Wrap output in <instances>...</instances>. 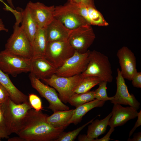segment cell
<instances>
[{
  "label": "cell",
  "mask_w": 141,
  "mask_h": 141,
  "mask_svg": "<svg viewBox=\"0 0 141 141\" xmlns=\"http://www.w3.org/2000/svg\"><path fill=\"white\" fill-rule=\"evenodd\" d=\"M47 116L30 109L16 134L25 141H55L67 127H54L47 122Z\"/></svg>",
  "instance_id": "6da1fadb"
},
{
  "label": "cell",
  "mask_w": 141,
  "mask_h": 141,
  "mask_svg": "<svg viewBox=\"0 0 141 141\" xmlns=\"http://www.w3.org/2000/svg\"><path fill=\"white\" fill-rule=\"evenodd\" d=\"M20 22V19L16 20L13 26V33L7 40L4 50L9 53L32 60V46L22 27L19 26Z\"/></svg>",
  "instance_id": "7a4b0ae2"
},
{
  "label": "cell",
  "mask_w": 141,
  "mask_h": 141,
  "mask_svg": "<svg viewBox=\"0 0 141 141\" xmlns=\"http://www.w3.org/2000/svg\"><path fill=\"white\" fill-rule=\"evenodd\" d=\"M1 105L9 136L16 133L32 107L28 101L17 104L10 97Z\"/></svg>",
  "instance_id": "3957f363"
},
{
  "label": "cell",
  "mask_w": 141,
  "mask_h": 141,
  "mask_svg": "<svg viewBox=\"0 0 141 141\" xmlns=\"http://www.w3.org/2000/svg\"><path fill=\"white\" fill-rule=\"evenodd\" d=\"M89 62L85 70L81 74L84 76H93L99 78L101 81L112 82V71L108 57L100 52L89 51Z\"/></svg>",
  "instance_id": "277c9868"
},
{
  "label": "cell",
  "mask_w": 141,
  "mask_h": 141,
  "mask_svg": "<svg viewBox=\"0 0 141 141\" xmlns=\"http://www.w3.org/2000/svg\"><path fill=\"white\" fill-rule=\"evenodd\" d=\"M81 74L70 77L58 76L55 74L42 80L47 84L54 88L58 92V96L63 103H66L69 97L81 80Z\"/></svg>",
  "instance_id": "5b68a950"
},
{
  "label": "cell",
  "mask_w": 141,
  "mask_h": 141,
  "mask_svg": "<svg viewBox=\"0 0 141 141\" xmlns=\"http://www.w3.org/2000/svg\"><path fill=\"white\" fill-rule=\"evenodd\" d=\"M32 60L16 56L5 51L0 52V69L13 77L22 73L30 72Z\"/></svg>",
  "instance_id": "8992f818"
},
{
  "label": "cell",
  "mask_w": 141,
  "mask_h": 141,
  "mask_svg": "<svg viewBox=\"0 0 141 141\" xmlns=\"http://www.w3.org/2000/svg\"><path fill=\"white\" fill-rule=\"evenodd\" d=\"M68 39L48 42L44 57L57 68L74 54Z\"/></svg>",
  "instance_id": "52a82bcc"
},
{
  "label": "cell",
  "mask_w": 141,
  "mask_h": 141,
  "mask_svg": "<svg viewBox=\"0 0 141 141\" xmlns=\"http://www.w3.org/2000/svg\"><path fill=\"white\" fill-rule=\"evenodd\" d=\"M29 77L32 87L48 102V109L54 112L69 110V107L61 100L54 88L43 83L31 73Z\"/></svg>",
  "instance_id": "ba28073f"
},
{
  "label": "cell",
  "mask_w": 141,
  "mask_h": 141,
  "mask_svg": "<svg viewBox=\"0 0 141 141\" xmlns=\"http://www.w3.org/2000/svg\"><path fill=\"white\" fill-rule=\"evenodd\" d=\"M89 51L88 50L85 53H80L75 51L73 55L57 68L55 74L67 77L81 74L87 67Z\"/></svg>",
  "instance_id": "9c48e42d"
},
{
  "label": "cell",
  "mask_w": 141,
  "mask_h": 141,
  "mask_svg": "<svg viewBox=\"0 0 141 141\" xmlns=\"http://www.w3.org/2000/svg\"><path fill=\"white\" fill-rule=\"evenodd\" d=\"M54 17L70 30L83 25H89L75 11L69 1L63 5L55 7Z\"/></svg>",
  "instance_id": "30bf717a"
},
{
  "label": "cell",
  "mask_w": 141,
  "mask_h": 141,
  "mask_svg": "<svg viewBox=\"0 0 141 141\" xmlns=\"http://www.w3.org/2000/svg\"><path fill=\"white\" fill-rule=\"evenodd\" d=\"M90 25H86L72 30L68 39L75 51L85 53L95 38L93 30Z\"/></svg>",
  "instance_id": "8fae6325"
},
{
  "label": "cell",
  "mask_w": 141,
  "mask_h": 141,
  "mask_svg": "<svg viewBox=\"0 0 141 141\" xmlns=\"http://www.w3.org/2000/svg\"><path fill=\"white\" fill-rule=\"evenodd\" d=\"M116 78L117 89L115 95L111 102L114 104L129 105L137 110L140 108V103L134 95L129 93L125 79L122 77L120 69H117Z\"/></svg>",
  "instance_id": "7c38bea8"
},
{
  "label": "cell",
  "mask_w": 141,
  "mask_h": 141,
  "mask_svg": "<svg viewBox=\"0 0 141 141\" xmlns=\"http://www.w3.org/2000/svg\"><path fill=\"white\" fill-rule=\"evenodd\" d=\"M38 28H45L54 18V5L48 6L39 2L30 1L26 5Z\"/></svg>",
  "instance_id": "4fadbf2b"
},
{
  "label": "cell",
  "mask_w": 141,
  "mask_h": 141,
  "mask_svg": "<svg viewBox=\"0 0 141 141\" xmlns=\"http://www.w3.org/2000/svg\"><path fill=\"white\" fill-rule=\"evenodd\" d=\"M116 56L122 77L124 79L131 81L133 75L137 72L134 54L128 47L123 46L118 51Z\"/></svg>",
  "instance_id": "5bb4252c"
},
{
  "label": "cell",
  "mask_w": 141,
  "mask_h": 141,
  "mask_svg": "<svg viewBox=\"0 0 141 141\" xmlns=\"http://www.w3.org/2000/svg\"><path fill=\"white\" fill-rule=\"evenodd\" d=\"M111 113L108 126L113 128L122 126L129 120L135 118L138 113L132 107H124L117 104H114Z\"/></svg>",
  "instance_id": "9a60e30c"
},
{
  "label": "cell",
  "mask_w": 141,
  "mask_h": 141,
  "mask_svg": "<svg viewBox=\"0 0 141 141\" xmlns=\"http://www.w3.org/2000/svg\"><path fill=\"white\" fill-rule=\"evenodd\" d=\"M71 3L75 11L82 16L90 25L105 26L108 24L102 14L96 9L95 7L86 6L81 3L78 4Z\"/></svg>",
  "instance_id": "2e32d148"
},
{
  "label": "cell",
  "mask_w": 141,
  "mask_h": 141,
  "mask_svg": "<svg viewBox=\"0 0 141 141\" xmlns=\"http://www.w3.org/2000/svg\"><path fill=\"white\" fill-rule=\"evenodd\" d=\"M57 68L45 57L32 60L30 73L39 79L48 78L55 74Z\"/></svg>",
  "instance_id": "e0dca14e"
},
{
  "label": "cell",
  "mask_w": 141,
  "mask_h": 141,
  "mask_svg": "<svg viewBox=\"0 0 141 141\" xmlns=\"http://www.w3.org/2000/svg\"><path fill=\"white\" fill-rule=\"evenodd\" d=\"M45 28L48 42L68 39L72 31L55 18Z\"/></svg>",
  "instance_id": "ac0fdd59"
},
{
  "label": "cell",
  "mask_w": 141,
  "mask_h": 141,
  "mask_svg": "<svg viewBox=\"0 0 141 141\" xmlns=\"http://www.w3.org/2000/svg\"><path fill=\"white\" fill-rule=\"evenodd\" d=\"M0 83L7 90L10 98L15 103L19 104L28 102V96L23 93L14 85L8 74L0 69Z\"/></svg>",
  "instance_id": "d6986e66"
},
{
  "label": "cell",
  "mask_w": 141,
  "mask_h": 141,
  "mask_svg": "<svg viewBox=\"0 0 141 141\" xmlns=\"http://www.w3.org/2000/svg\"><path fill=\"white\" fill-rule=\"evenodd\" d=\"M20 12L21 26L32 45L38 28L27 6Z\"/></svg>",
  "instance_id": "ffe728a7"
},
{
  "label": "cell",
  "mask_w": 141,
  "mask_h": 141,
  "mask_svg": "<svg viewBox=\"0 0 141 141\" xmlns=\"http://www.w3.org/2000/svg\"><path fill=\"white\" fill-rule=\"evenodd\" d=\"M45 28H38L32 44L33 56L32 59L44 57L48 41Z\"/></svg>",
  "instance_id": "44dd1931"
},
{
  "label": "cell",
  "mask_w": 141,
  "mask_h": 141,
  "mask_svg": "<svg viewBox=\"0 0 141 141\" xmlns=\"http://www.w3.org/2000/svg\"><path fill=\"white\" fill-rule=\"evenodd\" d=\"M111 115V112L102 119L93 120L91 124L88 126L86 135L91 141H94L95 139L97 138L100 135L106 132Z\"/></svg>",
  "instance_id": "7402d4cb"
},
{
  "label": "cell",
  "mask_w": 141,
  "mask_h": 141,
  "mask_svg": "<svg viewBox=\"0 0 141 141\" xmlns=\"http://www.w3.org/2000/svg\"><path fill=\"white\" fill-rule=\"evenodd\" d=\"M105 102L95 99L76 108L68 125L71 124L77 125L80 123L83 116L89 111L94 108L102 107Z\"/></svg>",
  "instance_id": "603a6c76"
},
{
  "label": "cell",
  "mask_w": 141,
  "mask_h": 141,
  "mask_svg": "<svg viewBox=\"0 0 141 141\" xmlns=\"http://www.w3.org/2000/svg\"><path fill=\"white\" fill-rule=\"evenodd\" d=\"M75 111V109L54 112L51 115L47 116V122L55 127L64 126L67 127L69 125L68 123Z\"/></svg>",
  "instance_id": "cb8c5ba5"
},
{
  "label": "cell",
  "mask_w": 141,
  "mask_h": 141,
  "mask_svg": "<svg viewBox=\"0 0 141 141\" xmlns=\"http://www.w3.org/2000/svg\"><path fill=\"white\" fill-rule=\"evenodd\" d=\"M83 76L81 80L75 91L74 93H81L87 92L101 81L99 78L96 77Z\"/></svg>",
  "instance_id": "d4e9b609"
},
{
  "label": "cell",
  "mask_w": 141,
  "mask_h": 141,
  "mask_svg": "<svg viewBox=\"0 0 141 141\" xmlns=\"http://www.w3.org/2000/svg\"><path fill=\"white\" fill-rule=\"evenodd\" d=\"M95 99L94 91H89L83 93H74L69 97L67 102L77 108Z\"/></svg>",
  "instance_id": "484cf974"
},
{
  "label": "cell",
  "mask_w": 141,
  "mask_h": 141,
  "mask_svg": "<svg viewBox=\"0 0 141 141\" xmlns=\"http://www.w3.org/2000/svg\"><path fill=\"white\" fill-rule=\"evenodd\" d=\"M93 119L81 126L72 131L62 132L55 141H73L76 138L80 131L87 125L91 123Z\"/></svg>",
  "instance_id": "4316f807"
},
{
  "label": "cell",
  "mask_w": 141,
  "mask_h": 141,
  "mask_svg": "<svg viewBox=\"0 0 141 141\" xmlns=\"http://www.w3.org/2000/svg\"><path fill=\"white\" fill-rule=\"evenodd\" d=\"M107 82L105 81H101L99 84L98 87L94 91L95 98L99 101H111L113 97H108L107 95Z\"/></svg>",
  "instance_id": "83f0119b"
},
{
  "label": "cell",
  "mask_w": 141,
  "mask_h": 141,
  "mask_svg": "<svg viewBox=\"0 0 141 141\" xmlns=\"http://www.w3.org/2000/svg\"><path fill=\"white\" fill-rule=\"evenodd\" d=\"M28 101L32 108L37 111L42 109V102L40 98L36 95L33 94H29Z\"/></svg>",
  "instance_id": "f1b7e54d"
},
{
  "label": "cell",
  "mask_w": 141,
  "mask_h": 141,
  "mask_svg": "<svg viewBox=\"0 0 141 141\" xmlns=\"http://www.w3.org/2000/svg\"><path fill=\"white\" fill-rule=\"evenodd\" d=\"M8 136L5 119L0 104V138H7Z\"/></svg>",
  "instance_id": "f546056e"
},
{
  "label": "cell",
  "mask_w": 141,
  "mask_h": 141,
  "mask_svg": "<svg viewBox=\"0 0 141 141\" xmlns=\"http://www.w3.org/2000/svg\"><path fill=\"white\" fill-rule=\"evenodd\" d=\"M133 86L137 88H141V72H137L133 76L131 80Z\"/></svg>",
  "instance_id": "4dcf8cb0"
},
{
  "label": "cell",
  "mask_w": 141,
  "mask_h": 141,
  "mask_svg": "<svg viewBox=\"0 0 141 141\" xmlns=\"http://www.w3.org/2000/svg\"><path fill=\"white\" fill-rule=\"evenodd\" d=\"M9 97V95L7 90L0 83V104L4 103Z\"/></svg>",
  "instance_id": "1f68e13d"
},
{
  "label": "cell",
  "mask_w": 141,
  "mask_h": 141,
  "mask_svg": "<svg viewBox=\"0 0 141 141\" xmlns=\"http://www.w3.org/2000/svg\"><path fill=\"white\" fill-rule=\"evenodd\" d=\"M137 119L135 124L129 133V137H130L133 134L136 129L141 125V110L138 112L137 115Z\"/></svg>",
  "instance_id": "d6a6232c"
},
{
  "label": "cell",
  "mask_w": 141,
  "mask_h": 141,
  "mask_svg": "<svg viewBox=\"0 0 141 141\" xmlns=\"http://www.w3.org/2000/svg\"><path fill=\"white\" fill-rule=\"evenodd\" d=\"M114 130V128L110 127L108 133L100 139H95L94 141H109L110 140H112L110 138V136Z\"/></svg>",
  "instance_id": "836d02e7"
},
{
  "label": "cell",
  "mask_w": 141,
  "mask_h": 141,
  "mask_svg": "<svg viewBox=\"0 0 141 141\" xmlns=\"http://www.w3.org/2000/svg\"><path fill=\"white\" fill-rule=\"evenodd\" d=\"M127 140L128 141H141V132H139L135 133L132 138H129Z\"/></svg>",
  "instance_id": "e575fe53"
},
{
  "label": "cell",
  "mask_w": 141,
  "mask_h": 141,
  "mask_svg": "<svg viewBox=\"0 0 141 141\" xmlns=\"http://www.w3.org/2000/svg\"><path fill=\"white\" fill-rule=\"evenodd\" d=\"M94 0H80V3L86 6L95 7Z\"/></svg>",
  "instance_id": "d590c367"
},
{
  "label": "cell",
  "mask_w": 141,
  "mask_h": 141,
  "mask_svg": "<svg viewBox=\"0 0 141 141\" xmlns=\"http://www.w3.org/2000/svg\"><path fill=\"white\" fill-rule=\"evenodd\" d=\"M78 140L80 141H91L86 134L80 135L78 137Z\"/></svg>",
  "instance_id": "8d00e7d4"
},
{
  "label": "cell",
  "mask_w": 141,
  "mask_h": 141,
  "mask_svg": "<svg viewBox=\"0 0 141 141\" xmlns=\"http://www.w3.org/2000/svg\"><path fill=\"white\" fill-rule=\"evenodd\" d=\"M8 141H25L24 139L18 136V137H14L10 138H9Z\"/></svg>",
  "instance_id": "74e56055"
},
{
  "label": "cell",
  "mask_w": 141,
  "mask_h": 141,
  "mask_svg": "<svg viewBox=\"0 0 141 141\" xmlns=\"http://www.w3.org/2000/svg\"><path fill=\"white\" fill-rule=\"evenodd\" d=\"M4 31L7 32L8 31V30L5 27L2 19H0V31Z\"/></svg>",
  "instance_id": "f35d334b"
},
{
  "label": "cell",
  "mask_w": 141,
  "mask_h": 141,
  "mask_svg": "<svg viewBox=\"0 0 141 141\" xmlns=\"http://www.w3.org/2000/svg\"><path fill=\"white\" fill-rule=\"evenodd\" d=\"M0 2H2L4 4L5 7L4 9L5 10H8L10 8V7L5 3L3 0H0Z\"/></svg>",
  "instance_id": "ab89813d"
},
{
  "label": "cell",
  "mask_w": 141,
  "mask_h": 141,
  "mask_svg": "<svg viewBox=\"0 0 141 141\" xmlns=\"http://www.w3.org/2000/svg\"><path fill=\"white\" fill-rule=\"evenodd\" d=\"M7 1L9 6L12 8L14 9L15 8L13 3L12 0H7Z\"/></svg>",
  "instance_id": "60d3db41"
},
{
  "label": "cell",
  "mask_w": 141,
  "mask_h": 141,
  "mask_svg": "<svg viewBox=\"0 0 141 141\" xmlns=\"http://www.w3.org/2000/svg\"><path fill=\"white\" fill-rule=\"evenodd\" d=\"M70 2L74 4H78L80 3V0H69Z\"/></svg>",
  "instance_id": "b9f144b4"
},
{
  "label": "cell",
  "mask_w": 141,
  "mask_h": 141,
  "mask_svg": "<svg viewBox=\"0 0 141 141\" xmlns=\"http://www.w3.org/2000/svg\"><path fill=\"white\" fill-rule=\"evenodd\" d=\"M1 139L0 138V141L1 140Z\"/></svg>",
  "instance_id": "7bdbcfd3"
}]
</instances>
